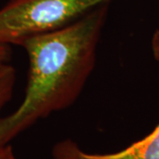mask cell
Masks as SVG:
<instances>
[{"instance_id": "obj_4", "label": "cell", "mask_w": 159, "mask_h": 159, "mask_svg": "<svg viewBox=\"0 0 159 159\" xmlns=\"http://www.w3.org/2000/svg\"><path fill=\"white\" fill-rule=\"evenodd\" d=\"M16 80L15 69L7 62H0V110L11 99Z\"/></svg>"}, {"instance_id": "obj_2", "label": "cell", "mask_w": 159, "mask_h": 159, "mask_svg": "<svg viewBox=\"0 0 159 159\" xmlns=\"http://www.w3.org/2000/svg\"><path fill=\"white\" fill-rule=\"evenodd\" d=\"M113 0H9L0 8V44L22 45L63 29Z\"/></svg>"}, {"instance_id": "obj_7", "label": "cell", "mask_w": 159, "mask_h": 159, "mask_svg": "<svg viewBox=\"0 0 159 159\" xmlns=\"http://www.w3.org/2000/svg\"><path fill=\"white\" fill-rule=\"evenodd\" d=\"M10 57L9 46L0 44V62H7Z\"/></svg>"}, {"instance_id": "obj_3", "label": "cell", "mask_w": 159, "mask_h": 159, "mask_svg": "<svg viewBox=\"0 0 159 159\" xmlns=\"http://www.w3.org/2000/svg\"><path fill=\"white\" fill-rule=\"evenodd\" d=\"M52 159H159V123L147 136L112 153H90L66 139L52 148Z\"/></svg>"}, {"instance_id": "obj_1", "label": "cell", "mask_w": 159, "mask_h": 159, "mask_svg": "<svg viewBox=\"0 0 159 159\" xmlns=\"http://www.w3.org/2000/svg\"><path fill=\"white\" fill-rule=\"evenodd\" d=\"M108 6H99L63 29L23 43L29 61L25 97L12 113L0 118V147L78 99L95 67Z\"/></svg>"}, {"instance_id": "obj_5", "label": "cell", "mask_w": 159, "mask_h": 159, "mask_svg": "<svg viewBox=\"0 0 159 159\" xmlns=\"http://www.w3.org/2000/svg\"><path fill=\"white\" fill-rule=\"evenodd\" d=\"M151 51L154 58L159 63V29H157L152 35Z\"/></svg>"}, {"instance_id": "obj_6", "label": "cell", "mask_w": 159, "mask_h": 159, "mask_svg": "<svg viewBox=\"0 0 159 159\" xmlns=\"http://www.w3.org/2000/svg\"><path fill=\"white\" fill-rule=\"evenodd\" d=\"M0 159H16L12 148L9 144L0 147Z\"/></svg>"}]
</instances>
